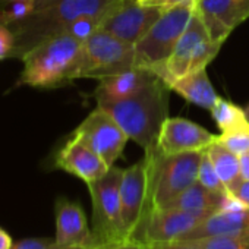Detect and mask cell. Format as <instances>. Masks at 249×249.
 <instances>
[{"mask_svg": "<svg viewBox=\"0 0 249 249\" xmlns=\"http://www.w3.org/2000/svg\"><path fill=\"white\" fill-rule=\"evenodd\" d=\"M151 246L153 249H201L192 240H173V242H164V243H154Z\"/></svg>", "mask_w": 249, "mask_h": 249, "instance_id": "30", "label": "cell"}, {"mask_svg": "<svg viewBox=\"0 0 249 249\" xmlns=\"http://www.w3.org/2000/svg\"><path fill=\"white\" fill-rule=\"evenodd\" d=\"M14 240L11 234L0 227V249H14Z\"/></svg>", "mask_w": 249, "mask_h": 249, "instance_id": "34", "label": "cell"}, {"mask_svg": "<svg viewBox=\"0 0 249 249\" xmlns=\"http://www.w3.org/2000/svg\"><path fill=\"white\" fill-rule=\"evenodd\" d=\"M195 9L196 0H189L164 11L151 30L135 44V66L150 69L160 78Z\"/></svg>", "mask_w": 249, "mask_h": 249, "instance_id": "4", "label": "cell"}, {"mask_svg": "<svg viewBox=\"0 0 249 249\" xmlns=\"http://www.w3.org/2000/svg\"><path fill=\"white\" fill-rule=\"evenodd\" d=\"M201 249H249V234L239 236H214L195 239Z\"/></svg>", "mask_w": 249, "mask_h": 249, "instance_id": "23", "label": "cell"}, {"mask_svg": "<svg viewBox=\"0 0 249 249\" xmlns=\"http://www.w3.org/2000/svg\"><path fill=\"white\" fill-rule=\"evenodd\" d=\"M164 11L167 9L147 6L138 0H120L107 12L100 30L135 46L160 19Z\"/></svg>", "mask_w": 249, "mask_h": 249, "instance_id": "9", "label": "cell"}, {"mask_svg": "<svg viewBox=\"0 0 249 249\" xmlns=\"http://www.w3.org/2000/svg\"><path fill=\"white\" fill-rule=\"evenodd\" d=\"M169 87L170 89L176 91L180 97H183L186 101L205 110H211L220 98L213 84L210 82L205 69L191 72L173 81Z\"/></svg>", "mask_w": 249, "mask_h": 249, "instance_id": "19", "label": "cell"}, {"mask_svg": "<svg viewBox=\"0 0 249 249\" xmlns=\"http://www.w3.org/2000/svg\"><path fill=\"white\" fill-rule=\"evenodd\" d=\"M15 37L9 27L0 25V60L9 57L12 49H14Z\"/></svg>", "mask_w": 249, "mask_h": 249, "instance_id": "29", "label": "cell"}, {"mask_svg": "<svg viewBox=\"0 0 249 249\" xmlns=\"http://www.w3.org/2000/svg\"><path fill=\"white\" fill-rule=\"evenodd\" d=\"M239 163H240L242 180H249V151L239 156Z\"/></svg>", "mask_w": 249, "mask_h": 249, "instance_id": "33", "label": "cell"}, {"mask_svg": "<svg viewBox=\"0 0 249 249\" xmlns=\"http://www.w3.org/2000/svg\"><path fill=\"white\" fill-rule=\"evenodd\" d=\"M170 87L156 78L131 97L122 100H97V107L108 113L129 140L145 153L157 148V138L167 119Z\"/></svg>", "mask_w": 249, "mask_h": 249, "instance_id": "1", "label": "cell"}, {"mask_svg": "<svg viewBox=\"0 0 249 249\" xmlns=\"http://www.w3.org/2000/svg\"><path fill=\"white\" fill-rule=\"evenodd\" d=\"M14 249H91L82 246H62L50 239H25L14 245Z\"/></svg>", "mask_w": 249, "mask_h": 249, "instance_id": "28", "label": "cell"}, {"mask_svg": "<svg viewBox=\"0 0 249 249\" xmlns=\"http://www.w3.org/2000/svg\"><path fill=\"white\" fill-rule=\"evenodd\" d=\"M249 234V208L239 205L213 213L201 220L194 230L180 240H195L214 236H239Z\"/></svg>", "mask_w": 249, "mask_h": 249, "instance_id": "17", "label": "cell"}, {"mask_svg": "<svg viewBox=\"0 0 249 249\" xmlns=\"http://www.w3.org/2000/svg\"><path fill=\"white\" fill-rule=\"evenodd\" d=\"M110 9H107V11H104L101 14H97V15H85V17H81V18L75 19L63 33L71 34L72 37H75V38H78L81 41H85L91 34H94L100 28L103 19L106 18V15H107V12Z\"/></svg>", "mask_w": 249, "mask_h": 249, "instance_id": "22", "label": "cell"}, {"mask_svg": "<svg viewBox=\"0 0 249 249\" xmlns=\"http://www.w3.org/2000/svg\"><path fill=\"white\" fill-rule=\"evenodd\" d=\"M33 12H34L33 0H18V2H11V6L0 14V25L11 27L12 24L22 21Z\"/></svg>", "mask_w": 249, "mask_h": 249, "instance_id": "26", "label": "cell"}, {"mask_svg": "<svg viewBox=\"0 0 249 249\" xmlns=\"http://www.w3.org/2000/svg\"><path fill=\"white\" fill-rule=\"evenodd\" d=\"M82 43L66 33L41 41L22 57L24 71L19 82L41 88L72 82Z\"/></svg>", "mask_w": 249, "mask_h": 249, "instance_id": "3", "label": "cell"}, {"mask_svg": "<svg viewBox=\"0 0 249 249\" xmlns=\"http://www.w3.org/2000/svg\"><path fill=\"white\" fill-rule=\"evenodd\" d=\"M56 167L79 178L87 185L103 178L110 169L98 154L75 137H72L59 151Z\"/></svg>", "mask_w": 249, "mask_h": 249, "instance_id": "15", "label": "cell"}, {"mask_svg": "<svg viewBox=\"0 0 249 249\" xmlns=\"http://www.w3.org/2000/svg\"><path fill=\"white\" fill-rule=\"evenodd\" d=\"M210 111L221 132H227V131L242 128V126H249V123L246 120V114H245V108L221 97L217 100V103Z\"/></svg>", "mask_w": 249, "mask_h": 249, "instance_id": "21", "label": "cell"}, {"mask_svg": "<svg viewBox=\"0 0 249 249\" xmlns=\"http://www.w3.org/2000/svg\"><path fill=\"white\" fill-rule=\"evenodd\" d=\"M217 141L231 153L240 156L249 151V126L236 128L217 135Z\"/></svg>", "mask_w": 249, "mask_h": 249, "instance_id": "24", "label": "cell"}, {"mask_svg": "<svg viewBox=\"0 0 249 249\" xmlns=\"http://www.w3.org/2000/svg\"><path fill=\"white\" fill-rule=\"evenodd\" d=\"M119 2L120 0H50L9 27L15 37L9 57L22 59L41 41L62 34L75 19L101 14Z\"/></svg>", "mask_w": 249, "mask_h": 249, "instance_id": "2", "label": "cell"}, {"mask_svg": "<svg viewBox=\"0 0 249 249\" xmlns=\"http://www.w3.org/2000/svg\"><path fill=\"white\" fill-rule=\"evenodd\" d=\"M151 157V196L153 207L161 208L179 196L198 180L202 151H188L164 156L157 150L145 153Z\"/></svg>", "mask_w": 249, "mask_h": 249, "instance_id": "7", "label": "cell"}, {"mask_svg": "<svg viewBox=\"0 0 249 249\" xmlns=\"http://www.w3.org/2000/svg\"><path fill=\"white\" fill-rule=\"evenodd\" d=\"M208 36L223 44L230 33L249 18V0H196Z\"/></svg>", "mask_w": 249, "mask_h": 249, "instance_id": "12", "label": "cell"}, {"mask_svg": "<svg viewBox=\"0 0 249 249\" xmlns=\"http://www.w3.org/2000/svg\"><path fill=\"white\" fill-rule=\"evenodd\" d=\"M153 163L148 154L134 166L123 170L120 183V204L124 237L142 240L153 213L151 196Z\"/></svg>", "mask_w": 249, "mask_h": 249, "instance_id": "5", "label": "cell"}, {"mask_svg": "<svg viewBox=\"0 0 249 249\" xmlns=\"http://www.w3.org/2000/svg\"><path fill=\"white\" fill-rule=\"evenodd\" d=\"M138 2H141L142 5H147V6H159L163 9H170L183 2H189V0H138Z\"/></svg>", "mask_w": 249, "mask_h": 249, "instance_id": "32", "label": "cell"}, {"mask_svg": "<svg viewBox=\"0 0 249 249\" xmlns=\"http://www.w3.org/2000/svg\"><path fill=\"white\" fill-rule=\"evenodd\" d=\"M91 249H153V246L142 240H137V239H131V237H122V239L95 243Z\"/></svg>", "mask_w": 249, "mask_h": 249, "instance_id": "27", "label": "cell"}, {"mask_svg": "<svg viewBox=\"0 0 249 249\" xmlns=\"http://www.w3.org/2000/svg\"><path fill=\"white\" fill-rule=\"evenodd\" d=\"M33 2H34V9H37V8H40V6L49 3L50 0H33Z\"/></svg>", "mask_w": 249, "mask_h": 249, "instance_id": "35", "label": "cell"}, {"mask_svg": "<svg viewBox=\"0 0 249 249\" xmlns=\"http://www.w3.org/2000/svg\"><path fill=\"white\" fill-rule=\"evenodd\" d=\"M201 220V217L179 208H153L144 239L150 245L180 240L185 234L194 230Z\"/></svg>", "mask_w": 249, "mask_h": 249, "instance_id": "13", "label": "cell"}, {"mask_svg": "<svg viewBox=\"0 0 249 249\" xmlns=\"http://www.w3.org/2000/svg\"><path fill=\"white\" fill-rule=\"evenodd\" d=\"M245 114H246V120H248V123H249V104L245 107Z\"/></svg>", "mask_w": 249, "mask_h": 249, "instance_id": "36", "label": "cell"}, {"mask_svg": "<svg viewBox=\"0 0 249 249\" xmlns=\"http://www.w3.org/2000/svg\"><path fill=\"white\" fill-rule=\"evenodd\" d=\"M56 243L62 246L92 248L95 245L92 230L88 226L79 204L66 198L56 201Z\"/></svg>", "mask_w": 249, "mask_h": 249, "instance_id": "16", "label": "cell"}, {"mask_svg": "<svg viewBox=\"0 0 249 249\" xmlns=\"http://www.w3.org/2000/svg\"><path fill=\"white\" fill-rule=\"evenodd\" d=\"M205 151H207L220 180L226 186L227 192L231 194L237 188V185L242 182L239 156L231 153L230 150H227L218 141L213 142Z\"/></svg>", "mask_w": 249, "mask_h": 249, "instance_id": "20", "label": "cell"}, {"mask_svg": "<svg viewBox=\"0 0 249 249\" xmlns=\"http://www.w3.org/2000/svg\"><path fill=\"white\" fill-rule=\"evenodd\" d=\"M135 66V46L113 34L97 30L84 43L73 72V79L97 78L119 73Z\"/></svg>", "mask_w": 249, "mask_h": 249, "instance_id": "6", "label": "cell"}, {"mask_svg": "<svg viewBox=\"0 0 249 249\" xmlns=\"http://www.w3.org/2000/svg\"><path fill=\"white\" fill-rule=\"evenodd\" d=\"M207 37H210L208 31H207V28L204 25V21H202L201 15L195 9L186 30L183 31L182 37L179 38L173 53L167 59V62L164 65V69H163V73L160 76L167 85H170L173 81H176V79L185 76L186 73H189L194 54H195L196 49L199 47V44Z\"/></svg>", "mask_w": 249, "mask_h": 249, "instance_id": "14", "label": "cell"}, {"mask_svg": "<svg viewBox=\"0 0 249 249\" xmlns=\"http://www.w3.org/2000/svg\"><path fill=\"white\" fill-rule=\"evenodd\" d=\"M156 78L157 75L153 71L138 66L104 76L98 79L100 85L95 89V100H122L131 97Z\"/></svg>", "mask_w": 249, "mask_h": 249, "instance_id": "18", "label": "cell"}, {"mask_svg": "<svg viewBox=\"0 0 249 249\" xmlns=\"http://www.w3.org/2000/svg\"><path fill=\"white\" fill-rule=\"evenodd\" d=\"M215 141L217 135H213L205 128L191 120L182 117H167L159 134L156 150L164 156L202 151Z\"/></svg>", "mask_w": 249, "mask_h": 249, "instance_id": "11", "label": "cell"}, {"mask_svg": "<svg viewBox=\"0 0 249 249\" xmlns=\"http://www.w3.org/2000/svg\"><path fill=\"white\" fill-rule=\"evenodd\" d=\"M231 195L245 207L249 208V180H242L237 188L231 192Z\"/></svg>", "mask_w": 249, "mask_h": 249, "instance_id": "31", "label": "cell"}, {"mask_svg": "<svg viewBox=\"0 0 249 249\" xmlns=\"http://www.w3.org/2000/svg\"><path fill=\"white\" fill-rule=\"evenodd\" d=\"M123 169L111 166L95 182L88 183L92 202V234L95 243L124 237L120 204Z\"/></svg>", "mask_w": 249, "mask_h": 249, "instance_id": "8", "label": "cell"}, {"mask_svg": "<svg viewBox=\"0 0 249 249\" xmlns=\"http://www.w3.org/2000/svg\"><path fill=\"white\" fill-rule=\"evenodd\" d=\"M9 2H15V0H9Z\"/></svg>", "mask_w": 249, "mask_h": 249, "instance_id": "37", "label": "cell"}, {"mask_svg": "<svg viewBox=\"0 0 249 249\" xmlns=\"http://www.w3.org/2000/svg\"><path fill=\"white\" fill-rule=\"evenodd\" d=\"M72 137L88 145L110 167L114 166L116 160L122 156L124 145L129 141L128 135L123 132L117 122L98 107L84 119Z\"/></svg>", "mask_w": 249, "mask_h": 249, "instance_id": "10", "label": "cell"}, {"mask_svg": "<svg viewBox=\"0 0 249 249\" xmlns=\"http://www.w3.org/2000/svg\"><path fill=\"white\" fill-rule=\"evenodd\" d=\"M198 182L213 192L229 194L226 186L220 180V178H218V175H217V172H215V169H214V166H213L205 150H204V154H202V159L199 163V169H198Z\"/></svg>", "mask_w": 249, "mask_h": 249, "instance_id": "25", "label": "cell"}]
</instances>
